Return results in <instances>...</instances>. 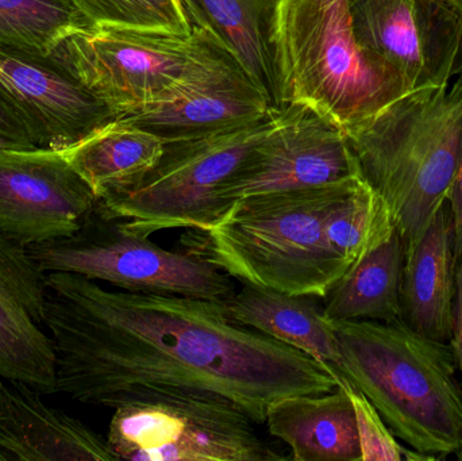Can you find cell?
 <instances>
[{
	"instance_id": "6da1fadb",
	"label": "cell",
	"mask_w": 462,
	"mask_h": 461,
	"mask_svg": "<svg viewBox=\"0 0 462 461\" xmlns=\"http://www.w3.org/2000/svg\"><path fill=\"white\" fill-rule=\"evenodd\" d=\"M46 330L59 392L116 409L143 392L225 398L255 424L291 395L338 386L331 368L231 321L226 302L108 290L67 272L46 273Z\"/></svg>"
},
{
	"instance_id": "7a4b0ae2",
	"label": "cell",
	"mask_w": 462,
	"mask_h": 461,
	"mask_svg": "<svg viewBox=\"0 0 462 461\" xmlns=\"http://www.w3.org/2000/svg\"><path fill=\"white\" fill-rule=\"evenodd\" d=\"M330 324L339 379L368 398L395 438L433 460H462V383L450 343L402 319Z\"/></svg>"
},
{
	"instance_id": "3957f363",
	"label": "cell",
	"mask_w": 462,
	"mask_h": 461,
	"mask_svg": "<svg viewBox=\"0 0 462 461\" xmlns=\"http://www.w3.org/2000/svg\"><path fill=\"white\" fill-rule=\"evenodd\" d=\"M344 133L409 254L448 202L460 167L462 81L414 89Z\"/></svg>"
},
{
	"instance_id": "277c9868",
	"label": "cell",
	"mask_w": 462,
	"mask_h": 461,
	"mask_svg": "<svg viewBox=\"0 0 462 461\" xmlns=\"http://www.w3.org/2000/svg\"><path fill=\"white\" fill-rule=\"evenodd\" d=\"M358 178L241 198L214 226L197 230L189 252L242 283L323 298L349 271L326 241L325 221Z\"/></svg>"
},
{
	"instance_id": "5b68a950",
	"label": "cell",
	"mask_w": 462,
	"mask_h": 461,
	"mask_svg": "<svg viewBox=\"0 0 462 461\" xmlns=\"http://www.w3.org/2000/svg\"><path fill=\"white\" fill-rule=\"evenodd\" d=\"M282 102L342 130L414 91L358 42L347 0H284L276 32Z\"/></svg>"
},
{
	"instance_id": "8992f818",
	"label": "cell",
	"mask_w": 462,
	"mask_h": 461,
	"mask_svg": "<svg viewBox=\"0 0 462 461\" xmlns=\"http://www.w3.org/2000/svg\"><path fill=\"white\" fill-rule=\"evenodd\" d=\"M51 57L118 118L172 102L236 61L197 26L187 35L84 26L64 38Z\"/></svg>"
},
{
	"instance_id": "52a82bcc",
	"label": "cell",
	"mask_w": 462,
	"mask_h": 461,
	"mask_svg": "<svg viewBox=\"0 0 462 461\" xmlns=\"http://www.w3.org/2000/svg\"><path fill=\"white\" fill-rule=\"evenodd\" d=\"M255 422L225 398L143 392L114 409L107 443L118 460L279 461Z\"/></svg>"
},
{
	"instance_id": "ba28073f",
	"label": "cell",
	"mask_w": 462,
	"mask_h": 461,
	"mask_svg": "<svg viewBox=\"0 0 462 461\" xmlns=\"http://www.w3.org/2000/svg\"><path fill=\"white\" fill-rule=\"evenodd\" d=\"M273 114L224 134L164 143L159 162L143 180L100 200L99 207L148 237L162 230L214 226L227 213L222 187L268 132Z\"/></svg>"
},
{
	"instance_id": "9c48e42d",
	"label": "cell",
	"mask_w": 462,
	"mask_h": 461,
	"mask_svg": "<svg viewBox=\"0 0 462 461\" xmlns=\"http://www.w3.org/2000/svg\"><path fill=\"white\" fill-rule=\"evenodd\" d=\"M43 272H67L133 292H160L229 302L233 278L189 252L167 251L133 232L102 208L83 226L48 243L27 246Z\"/></svg>"
},
{
	"instance_id": "30bf717a",
	"label": "cell",
	"mask_w": 462,
	"mask_h": 461,
	"mask_svg": "<svg viewBox=\"0 0 462 461\" xmlns=\"http://www.w3.org/2000/svg\"><path fill=\"white\" fill-rule=\"evenodd\" d=\"M360 175L341 127L306 106L274 111L271 126L221 189L227 210L252 195L328 186Z\"/></svg>"
},
{
	"instance_id": "8fae6325",
	"label": "cell",
	"mask_w": 462,
	"mask_h": 461,
	"mask_svg": "<svg viewBox=\"0 0 462 461\" xmlns=\"http://www.w3.org/2000/svg\"><path fill=\"white\" fill-rule=\"evenodd\" d=\"M347 8L360 45L410 88L450 84L462 13L448 0H347Z\"/></svg>"
},
{
	"instance_id": "7c38bea8",
	"label": "cell",
	"mask_w": 462,
	"mask_h": 461,
	"mask_svg": "<svg viewBox=\"0 0 462 461\" xmlns=\"http://www.w3.org/2000/svg\"><path fill=\"white\" fill-rule=\"evenodd\" d=\"M99 205L57 149L0 151V233L23 246L68 237Z\"/></svg>"
},
{
	"instance_id": "4fadbf2b",
	"label": "cell",
	"mask_w": 462,
	"mask_h": 461,
	"mask_svg": "<svg viewBox=\"0 0 462 461\" xmlns=\"http://www.w3.org/2000/svg\"><path fill=\"white\" fill-rule=\"evenodd\" d=\"M0 97L38 148H68L116 121V114L51 56L0 46Z\"/></svg>"
},
{
	"instance_id": "5bb4252c",
	"label": "cell",
	"mask_w": 462,
	"mask_h": 461,
	"mask_svg": "<svg viewBox=\"0 0 462 461\" xmlns=\"http://www.w3.org/2000/svg\"><path fill=\"white\" fill-rule=\"evenodd\" d=\"M46 272L27 246L0 233V378L41 394L59 392L53 341L46 333Z\"/></svg>"
},
{
	"instance_id": "9a60e30c",
	"label": "cell",
	"mask_w": 462,
	"mask_h": 461,
	"mask_svg": "<svg viewBox=\"0 0 462 461\" xmlns=\"http://www.w3.org/2000/svg\"><path fill=\"white\" fill-rule=\"evenodd\" d=\"M273 113L268 97L234 61L178 99L119 119L171 143L244 129Z\"/></svg>"
},
{
	"instance_id": "2e32d148",
	"label": "cell",
	"mask_w": 462,
	"mask_h": 461,
	"mask_svg": "<svg viewBox=\"0 0 462 461\" xmlns=\"http://www.w3.org/2000/svg\"><path fill=\"white\" fill-rule=\"evenodd\" d=\"M41 392L0 378V455L5 461H118L107 438L57 410Z\"/></svg>"
},
{
	"instance_id": "e0dca14e",
	"label": "cell",
	"mask_w": 462,
	"mask_h": 461,
	"mask_svg": "<svg viewBox=\"0 0 462 461\" xmlns=\"http://www.w3.org/2000/svg\"><path fill=\"white\" fill-rule=\"evenodd\" d=\"M457 257L449 203H445L406 254L401 319L425 337L450 343L453 335Z\"/></svg>"
},
{
	"instance_id": "ac0fdd59",
	"label": "cell",
	"mask_w": 462,
	"mask_h": 461,
	"mask_svg": "<svg viewBox=\"0 0 462 461\" xmlns=\"http://www.w3.org/2000/svg\"><path fill=\"white\" fill-rule=\"evenodd\" d=\"M284 0H179L191 26L213 35L263 92L274 111L284 108L276 32Z\"/></svg>"
},
{
	"instance_id": "d6986e66",
	"label": "cell",
	"mask_w": 462,
	"mask_h": 461,
	"mask_svg": "<svg viewBox=\"0 0 462 461\" xmlns=\"http://www.w3.org/2000/svg\"><path fill=\"white\" fill-rule=\"evenodd\" d=\"M265 424L295 461H361L355 409L345 387L282 398L269 406Z\"/></svg>"
},
{
	"instance_id": "ffe728a7",
	"label": "cell",
	"mask_w": 462,
	"mask_h": 461,
	"mask_svg": "<svg viewBox=\"0 0 462 461\" xmlns=\"http://www.w3.org/2000/svg\"><path fill=\"white\" fill-rule=\"evenodd\" d=\"M226 305L231 321L303 352L331 368L339 379L338 338L323 314L322 298L242 283L241 291Z\"/></svg>"
},
{
	"instance_id": "44dd1931",
	"label": "cell",
	"mask_w": 462,
	"mask_h": 461,
	"mask_svg": "<svg viewBox=\"0 0 462 461\" xmlns=\"http://www.w3.org/2000/svg\"><path fill=\"white\" fill-rule=\"evenodd\" d=\"M162 151V138L118 118L60 152L100 202L140 183Z\"/></svg>"
},
{
	"instance_id": "7402d4cb",
	"label": "cell",
	"mask_w": 462,
	"mask_h": 461,
	"mask_svg": "<svg viewBox=\"0 0 462 461\" xmlns=\"http://www.w3.org/2000/svg\"><path fill=\"white\" fill-rule=\"evenodd\" d=\"M406 249L398 230L338 279L322 298L330 322L401 319Z\"/></svg>"
},
{
	"instance_id": "603a6c76",
	"label": "cell",
	"mask_w": 462,
	"mask_h": 461,
	"mask_svg": "<svg viewBox=\"0 0 462 461\" xmlns=\"http://www.w3.org/2000/svg\"><path fill=\"white\" fill-rule=\"evenodd\" d=\"M88 26L64 0H0V46L51 56L70 32Z\"/></svg>"
},
{
	"instance_id": "cb8c5ba5",
	"label": "cell",
	"mask_w": 462,
	"mask_h": 461,
	"mask_svg": "<svg viewBox=\"0 0 462 461\" xmlns=\"http://www.w3.org/2000/svg\"><path fill=\"white\" fill-rule=\"evenodd\" d=\"M88 26H119L187 35L191 23L179 0H64Z\"/></svg>"
},
{
	"instance_id": "d4e9b609",
	"label": "cell",
	"mask_w": 462,
	"mask_h": 461,
	"mask_svg": "<svg viewBox=\"0 0 462 461\" xmlns=\"http://www.w3.org/2000/svg\"><path fill=\"white\" fill-rule=\"evenodd\" d=\"M338 386L345 387L355 409L361 461L433 460L420 452L409 451L402 447L368 398L349 382L339 379Z\"/></svg>"
},
{
	"instance_id": "484cf974",
	"label": "cell",
	"mask_w": 462,
	"mask_h": 461,
	"mask_svg": "<svg viewBox=\"0 0 462 461\" xmlns=\"http://www.w3.org/2000/svg\"><path fill=\"white\" fill-rule=\"evenodd\" d=\"M38 148L19 116L0 97V151Z\"/></svg>"
},
{
	"instance_id": "4316f807",
	"label": "cell",
	"mask_w": 462,
	"mask_h": 461,
	"mask_svg": "<svg viewBox=\"0 0 462 461\" xmlns=\"http://www.w3.org/2000/svg\"><path fill=\"white\" fill-rule=\"evenodd\" d=\"M448 203L453 219V232H455V254L457 260L462 257V157L460 167L456 173L455 181L450 189Z\"/></svg>"
},
{
	"instance_id": "83f0119b",
	"label": "cell",
	"mask_w": 462,
	"mask_h": 461,
	"mask_svg": "<svg viewBox=\"0 0 462 461\" xmlns=\"http://www.w3.org/2000/svg\"><path fill=\"white\" fill-rule=\"evenodd\" d=\"M462 383V257L457 262V294H456L453 335L450 340Z\"/></svg>"
},
{
	"instance_id": "f1b7e54d",
	"label": "cell",
	"mask_w": 462,
	"mask_h": 461,
	"mask_svg": "<svg viewBox=\"0 0 462 461\" xmlns=\"http://www.w3.org/2000/svg\"><path fill=\"white\" fill-rule=\"evenodd\" d=\"M455 76H457V80L462 81V34L460 46H458L457 59H456Z\"/></svg>"
},
{
	"instance_id": "f546056e",
	"label": "cell",
	"mask_w": 462,
	"mask_h": 461,
	"mask_svg": "<svg viewBox=\"0 0 462 461\" xmlns=\"http://www.w3.org/2000/svg\"><path fill=\"white\" fill-rule=\"evenodd\" d=\"M448 2H449L450 5H455V7L462 13V0H448Z\"/></svg>"
},
{
	"instance_id": "4dcf8cb0",
	"label": "cell",
	"mask_w": 462,
	"mask_h": 461,
	"mask_svg": "<svg viewBox=\"0 0 462 461\" xmlns=\"http://www.w3.org/2000/svg\"><path fill=\"white\" fill-rule=\"evenodd\" d=\"M0 461H5V459H3L2 455H0Z\"/></svg>"
}]
</instances>
